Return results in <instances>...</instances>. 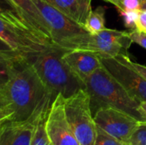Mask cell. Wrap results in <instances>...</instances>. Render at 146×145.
Wrapping results in <instances>:
<instances>
[{"instance_id": "30bf717a", "label": "cell", "mask_w": 146, "mask_h": 145, "mask_svg": "<svg viewBox=\"0 0 146 145\" xmlns=\"http://www.w3.org/2000/svg\"><path fill=\"white\" fill-rule=\"evenodd\" d=\"M132 44L129 32L105 28L91 36L86 50L97 52L99 56L115 57L119 55H127Z\"/></svg>"}, {"instance_id": "ffe728a7", "label": "cell", "mask_w": 146, "mask_h": 145, "mask_svg": "<svg viewBox=\"0 0 146 145\" xmlns=\"http://www.w3.org/2000/svg\"><path fill=\"white\" fill-rule=\"evenodd\" d=\"M121 15L123 18L124 24L127 27L131 29H136V22L139 15L140 10H119Z\"/></svg>"}, {"instance_id": "6da1fadb", "label": "cell", "mask_w": 146, "mask_h": 145, "mask_svg": "<svg viewBox=\"0 0 146 145\" xmlns=\"http://www.w3.org/2000/svg\"><path fill=\"white\" fill-rule=\"evenodd\" d=\"M54 99L27 56L16 62L8 81L0 86V104L11 113L9 121H23L48 111Z\"/></svg>"}, {"instance_id": "ba28073f", "label": "cell", "mask_w": 146, "mask_h": 145, "mask_svg": "<svg viewBox=\"0 0 146 145\" xmlns=\"http://www.w3.org/2000/svg\"><path fill=\"white\" fill-rule=\"evenodd\" d=\"M0 38L13 50L28 56L45 50L54 44L33 32L17 27L0 18Z\"/></svg>"}, {"instance_id": "7402d4cb", "label": "cell", "mask_w": 146, "mask_h": 145, "mask_svg": "<svg viewBox=\"0 0 146 145\" xmlns=\"http://www.w3.org/2000/svg\"><path fill=\"white\" fill-rule=\"evenodd\" d=\"M141 5L142 3L140 0H121V6L118 10H140Z\"/></svg>"}, {"instance_id": "4316f807", "label": "cell", "mask_w": 146, "mask_h": 145, "mask_svg": "<svg viewBox=\"0 0 146 145\" xmlns=\"http://www.w3.org/2000/svg\"><path fill=\"white\" fill-rule=\"evenodd\" d=\"M109 3H111L114 4L117 9H119L120 6H121V0H109Z\"/></svg>"}, {"instance_id": "7c38bea8", "label": "cell", "mask_w": 146, "mask_h": 145, "mask_svg": "<svg viewBox=\"0 0 146 145\" xmlns=\"http://www.w3.org/2000/svg\"><path fill=\"white\" fill-rule=\"evenodd\" d=\"M74 74L84 84L85 79L102 67L99 55L92 50L77 49L68 50L62 56Z\"/></svg>"}, {"instance_id": "83f0119b", "label": "cell", "mask_w": 146, "mask_h": 145, "mask_svg": "<svg viewBox=\"0 0 146 145\" xmlns=\"http://www.w3.org/2000/svg\"><path fill=\"white\" fill-rule=\"evenodd\" d=\"M140 109H141V110L143 111L144 115H145L146 117V102H142V103H140Z\"/></svg>"}, {"instance_id": "8fae6325", "label": "cell", "mask_w": 146, "mask_h": 145, "mask_svg": "<svg viewBox=\"0 0 146 145\" xmlns=\"http://www.w3.org/2000/svg\"><path fill=\"white\" fill-rule=\"evenodd\" d=\"M48 111L23 121L3 122L0 126V145H31L38 118Z\"/></svg>"}, {"instance_id": "d4e9b609", "label": "cell", "mask_w": 146, "mask_h": 145, "mask_svg": "<svg viewBox=\"0 0 146 145\" xmlns=\"http://www.w3.org/2000/svg\"><path fill=\"white\" fill-rule=\"evenodd\" d=\"M132 64L134 67V68L146 79V66H144V65L137 63V62H134L133 61H132Z\"/></svg>"}, {"instance_id": "603a6c76", "label": "cell", "mask_w": 146, "mask_h": 145, "mask_svg": "<svg viewBox=\"0 0 146 145\" xmlns=\"http://www.w3.org/2000/svg\"><path fill=\"white\" fill-rule=\"evenodd\" d=\"M136 29L140 32H146V9H140L136 22Z\"/></svg>"}, {"instance_id": "e0dca14e", "label": "cell", "mask_w": 146, "mask_h": 145, "mask_svg": "<svg viewBox=\"0 0 146 145\" xmlns=\"http://www.w3.org/2000/svg\"><path fill=\"white\" fill-rule=\"evenodd\" d=\"M105 9L104 7H98L92 10L84 25L86 30L92 35L97 34L105 29Z\"/></svg>"}, {"instance_id": "5b68a950", "label": "cell", "mask_w": 146, "mask_h": 145, "mask_svg": "<svg viewBox=\"0 0 146 145\" xmlns=\"http://www.w3.org/2000/svg\"><path fill=\"white\" fill-rule=\"evenodd\" d=\"M64 109L68 124L80 145H94L97 125L91 109L90 97L84 89L64 98Z\"/></svg>"}, {"instance_id": "5bb4252c", "label": "cell", "mask_w": 146, "mask_h": 145, "mask_svg": "<svg viewBox=\"0 0 146 145\" xmlns=\"http://www.w3.org/2000/svg\"><path fill=\"white\" fill-rule=\"evenodd\" d=\"M80 25H85L92 9V0H43Z\"/></svg>"}, {"instance_id": "52a82bcc", "label": "cell", "mask_w": 146, "mask_h": 145, "mask_svg": "<svg viewBox=\"0 0 146 145\" xmlns=\"http://www.w3.org/2000/svg\"><path fill=\"white\" fill-rule=\"evenodd\" d=\"M93 118L97 126L124 144H128L132 134L140 123L131 115L113 108L98 109Z\"/></svg>"}, {"instance_id": "cb8c5ba5", "label": "cell", "mask_w": 146, "mask_h": 145, "mask_svg": "<svg viewBox=\"0 0 146 145\" xmlns=\"http://www.w3.org/2000/svg\"><path fill=\"white\" fill-rule=\"evenodd\" d=\"M10 119H11V113L0 104V126L3 122L9 121Z\"/></svg>"}, {"instance_id": "f546056e", "label": "cell", "mask_w": 146, "mask_h": 145, "mask_svg": "<svg viewBox=\"0 0 146 145\" xmlns=\"http://www.w3.org/2000/svg\"><path fill=\"white\" fill-rule=\"evenodd\" d=\"M141 1V3H145V2H146V0H140Z\"/></svg>"}, {"instance_id": "277c9868", "label": "cell", "mask_w": 146, "mask_h": 145, "mask_svg": "<svg viewBox=\"0 0 146 145\" xmlns=\"http://www.w3.org/2000/svg\"><path fill=\"white\" fill-rule=\"evenodd\" d=\"M33 2L48 26L50 37L55 46L66 50H86L92 34L83 26L43 0H33Z\"/></svg>"}, {"instance_id": "484cf974", "label": "cell", "mask_w": 146, "mask_h": 145, "mask_svg": "<svg viewBox=\"0 0 146 145\" xmlns=\"http://www.w3.org/2000/svg\"><path fill=\"white\" fill-rule=\"evenodd\" d=\"M0 51H3V52H16L15 50H13L6 43H4L1 38H0Z\"/></svg>"}, {"instance_id": "3957f363", "label": "cell", "mask_w": 146, "mask_h": 145, "mask_svg": "<svg viewBox=\"0 0 146 145\" xmlns=\"http://www.w3.org/2000/svg\"><path fill=\"white\" fill-rule=\"evenodd\" d=\"M66 51L68 50L53 45L27 56L43 84L54 98L58 94L68 98L80 90H85L84 84L74 74L62 58Z\"/></svg>"}, {"instance_id": "9a60e30c", "label": "cell", "mask_w": 146, "mask_h": 145, "mask_svg": "<svg viewBox=\"0 0 146 145\" xmlns=\"http://www.w3.org/2000/svg\"><path fill=\"white\" fill-rule=\"evenodd\" d=\"M0 18L10 22L19 28L27 30L35 33L10 0H0Z\"/></svg>"}, {"instance_id": "44dd1931", "label": "cell", "mask_w": 146, "mask_h": 145, "mask_svg": "<svg viewBox=\"0 0 146 145\" xmlns=\"http://www.w3.org/2000/svg\"><path fill=\"white\" fill-rule=\"evenodd\" d=\"M129 35L133 40V43H135L146 49V32H140L137 29H133V31L129 32Z\"/></svg>"}, {"instance_id": "8992f818", "label": "cell", "mask_w": 146, "mask_h": 145, "mask_svg": "<svg viewBox=\"0 0 146 145\" xmlns=\"http://www.w3.org/2000/svg\"><path fill=\"white\" fill-rule=\"evenodd\" d=\"M102 66L139 103L146 102V79L134 68L127 55L115 57L100 56Z\"/></svg>"}, {"instance_id": "4dcf8cb0", "label": "cell", "mask_w": 146, "mask_h": 145, "mask_svg": "<svg viewBox=\"0 0 146 145\" xmlns=\"http://www.w3.org/2000/svg\"><path fill=\"white\" fill-rule=\"evenodd\" d=\"M125 145H134V144H126Z\"/></svg>"}, {"instance_id": "9c48e42d", "label": "cell", "mask_w": 146, "mask_h": 145, "mask_svg": "<svg viewBox=\"0 0 146 145\" xmlns=\"http://www.w3.org/2000/svg\"><path fill=\"white\" fill-rule=\"evenodd\" d=\"M45 131L51 145H80L67 120L64 97L61 94L52 102L45 121Z\"/></svg>"}, {"instance_id": "1f68e13d", "label": "cell", "mask_w": 146, "mask_h": 145, "mask_svg": "<svg viewBox=\"0 0 146 145\" xmlns=\"http://www.w3.org/2000/svg\"><path fill=\"white\" fill-rule=\"evenodd\" d=\"M104 1H105V2H109V0H104Z\"/></svg>"}, {"instance_id": "ac0fdd59", "label": "cell", "mask_w": 146, "mask_h": 145, "mask_svg": "<svg viewBox=\"0 0 146 145\" xmlns=\"http://www.w3.org/2000/svg\"><path fill=\"white\" fill-rule=\"evenodd\" d=\"M123 142L118 140L105 131L97 126V135L94 145H125Z\"/></svg>"}, {"instance_id": "2e32d148", "label": "cell", "mask_w": 146, "mask_h": 145, "mask_svg": "<svg viewBox=\"0 0 146 145\" xmlns=\"http://www.w3.org/2000/svg\"><path fill=\"white\" fill-rule=\"evenodd\" d=\"M24 56L19 52L0 51V86L8 81L16 62Z\"/></svg>"}, {"instance_id": "d6986e66", "label": "cell", "mask_w": 146, "mask_h": 145, "mask_svg": "<svg viewBox=\"0 0 146 145\" xmlns=\"http://www.w3.org/2000/svg\"><path fill=\"white\" fill-rule=\"evenodd\" d=\"M128 144L146 145V122H140L132 134Z\"/></svg>"}, {"instance_id": "f1b7e54d", "label": "cell", "mask_w": 146, "mask_h": 145, "mask_svg": "<svg viewBox=\"0 0 146 145\" xmlns=\"http://www.w3.org/2000/svg\"><path fill=\"white\" fill-rule=\"evenodd\" d=\"M141 9H146V2L142 3V5H141Z\"/></svg>"}, {"instance_id": "4fadbf2b", "label": "cell", "mask_w": 146, "mask_h": 145, "mask_svg": "<svg viewBox=\"0 0 146 145\" xmlns=\"http://www.w3.org/2000/svg\"><path fill=\"white\" fill-rule=\"evenodd\" d=\"M11 3L16 7L21 15L29 24L32 29L39 37L44 40L52 44L48 26L38 9L37 5L34 3L33 0H10Z\"/></svg>"}, {"instance_id": "7a4b0ae2", "label": "cell", "mask_w": 146, "mask_h": 145, "mask_svg": "<svg viewBox=\"0 0 146 145\" xmlns=\"http://www.w3.org/2000/svg\"><path fill=\"white\" fill-rule=\"evenodd\" d=\"M84 85L90 97L92 115L100 108H113L131 115L139 122H146L140 103L103 66L85 79Z\"/></svg>"}]
</instances>
